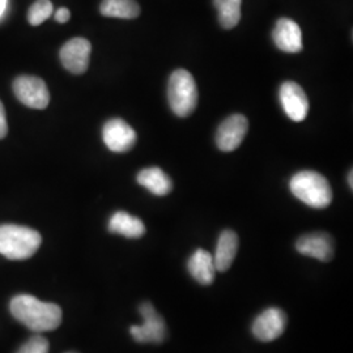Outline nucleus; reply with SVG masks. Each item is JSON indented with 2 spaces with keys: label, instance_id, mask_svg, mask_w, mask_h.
<instances>
[{
  "label": "nucleus",
  "instance_id": "1",
  "mask_svg": "<svg viewBox=\"0 0 353 353\" xmlns=\"http://www.w3.org/2000/svg\"><path fill=\"white\" fill-rule=\"evenodd\" d=\"M12 316L34 332L52 331L62 323V309L29 294L16 296L10 305Z\"/></svg>",
  "mask_w": 353,
  "mask_h": 353
},
{
  "label": "nucleus",
  "instance_id": "2",
  "mask_svg": "<svg viewBox=\"0 0 353 353\" xmlns=\"http://www.w3.org/2000/svg\"><path fill=\"white\" fill-rule=\"evenodd\" d=\"M290 192L306 205L322 210L332 202V189L326 176L313 170H303L292 176Z\"/></svg>",
  "mask_w": 353,
  "mask_h": 353
},
{
  "label": "nucleus",
  "instance_id": "3",
  "mask_svg": "<svg viewBox=\"0 0 353 353\" xmlns=\"http://www.w3.org/2000/svg\"><path fill=\"white\" fill-rule=\"evenodd\" d=\"M42 243L37 230L21 225H0V254L12 261L33 256Z\"/></svg>",
  "mask_w": 353,
  "mask_h": 353
},
{
  "label": "nucleus",
  "instance_id": "4",
  "mask_svg": "<svg viewBox=\"0 0 353 353\" xmlns=\"http://www.w3.org/2000/svg\"><path fill=\"white\" fill-rule=\"evenodd\" d=\"M168 99L173 113L185 118L195 112L198 105V87L189 71L179 68L176 70L168 85Z\"/></svg>",
  "mask_w": 353,
  "mask_h": 353
},
{
  "label": "nucleus",
  "instance_id": "5",
  "mask_svg": "<svg viewBox=\"0 0 353 353\" xmlns=\"http://www.w3.org/2000/svg\"><path fill=\"white\" fill-rule=\"evenodd\" d=\"M139 312L144 323L141 326H131L130 334L139 344H163L168 338V327L164 318L157 313L151 303H143Z\"/></svg>",
  "mask_w": 353,
  "mask_h": 353
},
{
  "label": "nucleus",
  "instance_id": "6",
  "mask_svg": "<svg viewBox=\"0 0 353 353\" xmlns=\"http://www.w3.org/2000/svg\"><path fill=\"white\" fill-rule=\"evenodd\" d=\"M13 92L19 101L32 109L42 110L50 102V93L45 81L36 76H19L13 83Z\"/></svg>",
  "mask_w": 353,
  "mask_h": 353
},
{
  "label": "nucleus",
  "instance_id": "7",
  "mask_svg": "<svg viewBox=\"0 0 353 353\" xmlns=\"http://www.w3.org/2000/svg\"><path fill=\"white\" fill-rule=\"evenodd\" d=\"M102 139L105 145L115 153H125L134 148L138 135L135 130L121 118H113L102 128Z\"/></svg>",
  "mask_w": 353,
  "mask_h": 353
},
{
  "label": "nucleus",
  "instance_id": "8",
  "mask_svg": "<svg viewBox=\"0 0 353 353\" xmlns=\"http://www.w3.org/2000/svg\"><path fill=\"white\" fill-rule=\"evenodd\" d=\"M287 314L281 309H265L252 322V335L263 343L274 341L284 334L287 328Z\"/></svg>",
  "mask_w": 353,
  "mask_h": 353
},
{
  "label": "nucleus",
  "instance_id": "9",
  "mask_svg": "<svg viewBox=\"0 0 353 353\" xmlns=\"http://www.w3.org/2000/svg\"><path fill=\"white\" fill-rule=\"evenodd\" d=\"M249 130L248 118L242 114H233L217 128L216 144L223 152H233L237 150L245 139Z\"/></svg>",
  "mask_w": 353,
  "mask_h": 353
},
{
  "label": "nucleus",
  "instance_id": "10",
  "mask_svg": "<svg viewBox=\"0 0 353 353\" xmlns=\"http://www.w3.org/2000/svg\"><path fill=\"white\" fill-rule=\"evenodd\" d=\"M279 99L288 118L293 122H303L309 114V100L301 88L294 81H285L279 90Z\"/></svg>",
  "mask_w": 353,
  "mask_h": 353
},
{
  "label": "nucleus",
  "instance_id": "11",
  "mask_svg": "<svg viewBox=\"0 0 353 353\" xmlns=\"http://www.w3.org/2000/svg\"><path fill=\"white\" fill-rule=\"evenodd\" d=\"M92 51V45L88 39L81 37L72 38L65 42L59 57L61 62L67 71L75 75H81L88 70L89 57Z\"/></svg>",
  "mask_w": 353,
  "mask_h": 353
},
{
  "label": "nucleus",
  "instance_id": "12",
  "mask_svg": "<svg viewBox=\"0 0 353 353\" xmlns=\"http://www.w3.org/2000/svg\"><path fill=\"white\" fill-rule=\"evenodd\" d=\"M296 249L305 256L327 263L335 255V242L328 233L316 232L301 236L296 242Z\"/></svg>",
  "mask_w": 353,
  "mask_h": 353
},
{
  "label": "nucleus",
  "instance_id": "13",
  "mask_svg": "<svg viewBox=\"0 0 353 353\" xmlns=\"http://www.w3.org/2000/svg\"><path fill=\"white\" fill-rule=\"evenodd\" d=\"M272 38L275 45L284 52L296 54L303 51V32L299 24L290 19L283 17L279 19Z\"/></svg>",
  "mask_w": 353,
  "mask_h": 353
},
{
  "label": "nucleus",
  "instance_id": "14",
  "mask_svg": "<svg viewBox=\"0 0 353 353\" xmlns=\"http://www.w3.org/2000/svg\"><path fill=\"white\" fill-rule=\"evenodd\" d=\"M237 252H239L237 233L230 229L224 230L219 237L216 252H214V261L216 271L227 272L230 265H233Z\"/></svg>",
  "mask_w": 353,
  "mask_h": 353
},
{
  "label": "nucleus",
  "instance_id": "15",
  "mask_svg": "<svg viewBox=\"0 0 353 353\" xmlns=\"http://www.w3.org/2000/svg\"><path fill=\"white\" fill-rule=\"evenodd\" d=\"M190 275L202 285H211L216 275L214 256L211 252L198 249L190 256L188 262Z\"/></svg>",
  "mask_w": 353,
  "mask_h": 353
},
{
  "label": "nucleus",
  "instance_id": "16",
  "mask_svg": "<svg viewBox=\"0 0 353 353\" xmlns=\"http://www.w3.org/2000/svg\"><path fill=\"white\" fill-rule=\"evenodd\" d=\"M108 229L110 233L121 234L126 239H140L145 234V225L139 217L118 211L110 217Z\"/></svg>",
  "mask_w": 353,
  "mask_h": 353
},
{
  "label": "nucleus",
  "instance_id": "17",
  "mask_svg": "<svg viewBox=\"0 0 353 353\" xmlns=\"http://www.w3.org/2000/svg\"><path fill=\"white\" fill-rule=\"evenodd\" d=\"M137 181L140 186L151 191L156 196H165L173 190V182L160 168H147L138 173Z\"/></svg>",
  "mask_w": 353,
  "mask_h": 353
},
{
  "label": "nucleus",
  "instance_id": "18",
  "mask_svg": "<svg viewBox=\"0 0 353 353\" xmlns=\"http://www.w3.org/2000/svg\"><path fill=\"white\" fill-rule=\"evenodd\" d=\"M100 12L105 17L131 20L139 16L140 7L137 0H102Z\"/></svg>",
  "mask_w": 353,
  "mask_h": 353
},
{
  "label": "nucleus",
  "instance_id": "19",
  "mask_svg": "<svg viewBox=\"0 0 353 353\" xmlns=\"http://www.w3.org/2000/svg\"><path fill=\"white\" fill-rule=\"evenodd\" d=\"M214 6L224 29H233L240 23L242 0H214Z\"/></svg>",
  "mask_w": 353,
  "mask_h": 353
},
{
  "label": "nucleus",
  "instance_id": "20",
  "mask_svg": "<svg viewBox=\"0 0 353 353\" xmlns=\"http://www.w3.org/2000/svg\"><path fill=\"white\" fill-rule=\"evenodd\" d=\"M54 12V6L50 0H37L28 12V21L33 26H41Z\"/></svg>",
  "mask_w": 353,
  "mask_h": 353
},
{
  "label": "nucleus",
  "instance_id": "21",
  "mask_svg": "<svg viewBox=\"0 0 353 353\" xmlns=\"http://www.w3.org/2000/svg\"><path fill=\"white\" fill-rule=\"evenodd\" d=\"M16 353H49V341L41 335H36L26 341Z\"/></svg>",
  "mask_w": 353,
  "mask_h": 353
},
{
  "label": "nucleus",
  "instance_id": "22",
  "mask_svg": "<svg viewBox=\"0 0 353 353\" xmlns=\"http://www.w3.org/2000/svg\"><path fill=\"white\" fill-rule=\"evenodd\" d=\"M8 132V125H7V118H6V110L4 106L0 101V139H3Z\"/></svg>",
  "mask_w": 353,
  "mask_h": 353
},
{
  "label": "nucleus",
  "instance_id": "23",
  "mask_svg": "<svg viewBox=\"0 0 353 353\" xmlns=\"http://www.w3.org/2000/svg\"><path fill=\"white\" fill-rule=\"evenodd\" d=\"M54 17H55V20H57L58 23L65 24V23L70 20V17H71V12H70L68 8L62 7V8H59V10L55 12Z\"/></svg>",
  "mask_w": 353,
  "mask_h": 353
},
{
  "label": "nucleus",
  "instance_id": "24",
  "mask_svg": "<svg viewBox=\"0 0 353 353\" xmlns=\"http://www.w3.org/2000/svg\"><path fill=\"white\" fill-rule=\"evenodd\" d=\"M7 1L8 0H0V17L6 12V8H7Z\"/></svg>",
  "mask_w": 353,
  "mask_h": 353
},
{
  "label": "nucleus",
  "instance_id": "25",
  "mask_svg": "<svg viewBox=\"0 0 353 353\" xmlns=\"http://www.w3.org/2000/svg\"><path fill=\"white\" fill-rule=\"evenodd\" d=\"M352 176L353 172L351 170V172H350V174H348V182H350V188H351V189H353Z\"/></svg>",
  "mask_w": 353,
  "mask_h": 353
},
{
  "label": "nucleus",
  "instance_id": "26",
  "mask_svg": "<svg viewBox=\"0 0 353 353\" xmlns=\"http://www.w3.org/2000/svg\"><path fill=\"white\" fill-rule=\"evenodd\" d=\"M67 353H79V352H67Z\"/></svg>",
  "mask_w": 353,
  "mask_h": 353
}]
</instances>
